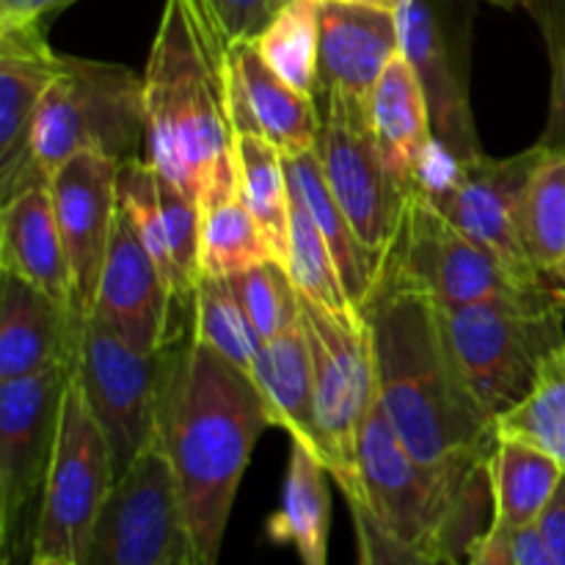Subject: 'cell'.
Wrapping results in <instances>:
<instances>
[{"label":"cell","mask_w":565,"mask_h":565,"mask_svg":"<svg viewBox=\"0 0 565 565\" xmlns=\"http://www.w3.org/2000/svg\"><path fill=\"white\" fill-rule=\"evenodd\" d=\"M147 163L202 215L237 191L226 42L202 0H166L143 72Z\"/></svg>","instance_id":"6da1fadb"},{"label":"cell","mask_w":565,"mask_h":565,"mask_svg":"<svg viewBox=\"0 0 565 565\" xmlns=\"http://www.w3.org/2000/svg\"><path fill=\"white\" fill-rule=\"evenodd\" d=\"M268 425L246 370L193 337L171 351L160 441L174 469L188 546L199 565H218L237 489Z\"/></svg>","instance_id":"7a4b0ae2"},{"label":"cell","mask_w":565,"mask_h":565,"mask_svg":"<svg viewBox=\"0 0 565 565\" xmlns=\"http://www.w3.org/2000/svg\"><path fill=\"white\" fill-rule=\"evenodd\" d=\"M362 315L373 342L375 395L406 450L434 467L489 461L494 419L463 381L439 303L384 265Z\"/></svg>","instance_id":"3957f363"},{"label":"cell","mask_w":565,"mask_h":565,"mask_svg":"<svg viewBox=\"0 0 565 565\" xmlns=\"http://www.w3.org/2000/svg\"><path fill=\"white\" fill-rule=\"evenodd\" d=\"M381 530L452 565H469L494 519L489 461L423 463L375 395L359 441V486L342 491Z\"/></svg>","instance_id":"277c9868"},{"label":"cell","mask_w":565,"mask_h":565,"mask_svg":"<svg viewBox=\"0 0 565 565\" xmlns=\"http://www.w3.org/2000/svg\"><path fill=\"white\" fill-rule=\"evenodd\" d=\"M463 381L491 419L533 390L544 359L565 345V303L546 287L475 303H439Z\"/></svg>","instance_id":"5b68a950"},{"label":"cell","mask_w":565,"mask_h":565,"mask_svg":"<svg viewBox=\"0 0 565 565\" xmlns=\"http://www.w3.org/2000/svg\"><path fill=\"white\" fill-rule=\"evenodd\" d=\"M147 110L143 75L110 61L61 55V72L47 88L33 121L31 149L50 185L58 166L94 152L127 163L143 158Z\"/></svg>","instance_id":"8992f818"},{"label":"cell","mask_w":565,"mask_h":565,"mask_svg":"<svg viewBox=\"0 0 565 565\" xmlns=\"http://www.w3.org/2000/svg\"><path fill=\"white\" fill-rule=\"evenodd\" d=\"M75 362L0 381V552L3 565L31 563L53 467L64 395Z\"/></svg>","instance_id":"52a82bcc"},{"label":"cell","mask_w":565,"mask_h":565,"mask_svg":"<svg viewBox=\"0 0 565 565\" xmlns=\"http://www.w3.org/2000/svg\"><path fill=\"white\" fill-rule=\"evenodd\" d=\"M544 154V141L511 158H452L439 147L423 196L469 241L494 254L522 287H544L524 248L522 204L530 174Z\"/></svg>","instance_id":"ba28073f"},{"label":"cell","mask_w":565,"mask_h":565,"mask_svg":"<svg viewBox=\"0 0 565 565\" xmlns=\"http://www.w3.org/2000/svg\"><path fill=\"white\" fill-rule=\"evenodd\" d=\"M318 103L323 125L315 152L326 182L364 246L386 263L408 204L419 191L408 188L386 163L370 127L367 105L342 92L320 94Z\"/></svg>","instance_id":"9c48e42d"},{"label":"cell","mask_w":565,"mask_h":565,"mask_svg":"<svg viewBox=\"0 0 565 565\" xmlns=\"http://www.w3.org/2000/svg\"><path fill=\"white\" fill-rule=\"evenodd\" d=\"M171 351L174 348L141 353L99 320H86L77 345L75 379L108 441L116 480L158 441Z\"/></svg>","instance_id":"30bf717a"},{"label":"cell","mask_w":565,"mask_h":565,"mask_svg":"<svg viewBox=\"0 0 565 565\" xmlns=\"http://www.w3.org/2000/svg\"><path fill=\"white\" fill-rule=\"evenodd\" d=\"M301 329L307 337L315 381L320 458L340 491L359 486V441L375 403V364L370 329L345 326L301 296Z\"/></svg>","instance_id":"8fae6325"},{"label":"cell","mask_w":565,"mask_h":565,"mask_svg":"<svg viewBox=\"0 0 565 565\" xmlns=\"http://www.w3.org/2000/svg\"><path fill=\"white\" fill-rule=\"evenodd\" d=\"M77 367V364H75ZM116 483L114 458L77 379L64 395L53 467L39 513L33 557L83 561L94 522Z\"/></svg>","instance_id":"7c38bea8"},{"label":"cell","mask_w":565,"mask_h":565,"mask_svg":"<svg viewBox=\"0 0 565 565\" xmlns=\"http://www.w3.org/2000/svg\"><path fill=\"white\" fill-rule=\"evenodd\" d=\"M188 546L185 516L163 441H152L110 489L81 565H163Z\"/></svg>","instance_id":"4fadbf2b"},{"label":"cell","mask_w":565,"mask_h":565,"mask_svg":"<svg viewBox=\"0 0 565 565\" xmlns=\"http://www.w3.org/2000/svg\"><path fill=\"white\" fill-rule=\"evenodd\" d=\"M384 265L428 292L436 303H475L539 290L519 285L494 254L456 230L423 191L408 204L401 235Z\"/></svg>","instance_id":"5bb4252c"},{"label":"cell","mask_w":565,"mask_h":565,"mask_svg":"<svg viewBox=\"0 0 565 565\" xmlns=\"http://www.w3.org/2000/svg\"><path fill=\"white\" fill-rule=\"evenodd\" d=\"M92 318L141 353L169 351L191 337L193 312L177 301L163 270L121 207L116 210Z\"/></svg>","instance_id":"9a60e30c"},{"label":"cell","mask_w":565,"mask_h":565,"mask_svg":"<svg viewBox=\"0 0 565 565\" xmlns=\"http://www.w3.org/2000/svg\"><path fill=\"white\" fill-rule=\"evenodd\" d=\"M119 166L105 154L83 152L58 166L47 185L72 270V315L83 326L94 312V298L119 210Z\"/></svg>","instance_id":"2e32d148"},{"label":"cell","mask_w":565,"mask_h":565,"mask_svg":"<svg viewBox=\"0 0 565 565\" xmlns=\"http://www.w3.org/2000/svg\"><path fill=\"white\" fill-rule=\"evenodd\" d=\"M58 72L61 53L44 39V22L0 25V202L47 185L33 160L31 136Z\"/></svg>","instance_id":"e0dca14e"},{"label":"cell","mask_w":565,"mask_h":565,"mask_svg":"<svg viewBox=\"0 0 565 565\" xmlns=\"http://www.w3.org/2000/svg\"><path fill=\"white\" fill-rule=\"evenodd\" d=\"M230 61V110L237 136L268 138L285 158H298L318 147L320 103L285 81L254 39L226 44Z\"/></svg>","instance_id":"ac0fdd59"},{"label":"cell","mask_w":565,"mask_h":565,"mask_svg":"<svg viewBox=\"0 0 565 565\" xmlns=\"http://www.w3.org/2000/svg\"><path fill=\"white\" fill-rule=\"evenodd\" d=\"M397 22L403 55L414 66L425 92L434 138L458 160L480 154L483 149L475 130L467 66L452 47L445 22L428 0H406L397 9Z\"/></svg>","instance_id":"d6986e66"},{"label":"cell","mask_w":565,"mask_h":565,"mask_svg":"<svg viewBox=\"0 0 565 565\" xmlns=\"http://www.w3.org/2000/svg\"><path fill=\"white\" fill-rule=\"evenodd\" d=\"M403 53L397 11L320 0V86L367 105L386 66Z\"/></svg>","instance_id":"ffe728a7"},{"label":"cell","mask_w":565,"mask_h":565,"mask_svg":"<svg viewBox=\"0 0 565 565\" xmlns=\"http://www.w3.org/2000/svg\"><path fill=\"white\" fill-rule=\"evenodd\" d=\"M83 329L58 298L14 274L0 276V381L75 362Z\"/></svg>","instance_id":"44dd1931"},{"label":"cell","mask_w":565,"mask_h":565,"mask_svg":"<svg viewBox=\"0 0 565 565\" xmlns=\"http://www.w3.org/2000/svg\"><path fill=\"white\" fill-rule=\"evenodd\" d=\"M367 119L386 163L414 191H423L439 141L430 127L428 103L419 77L406 55H397L384 70L367 99Z\"/></svg>","instance_id":"7402d4cb"},{"label":"cell","mask_w":565,"mask_h":565,"mask_svg":"<svg viewBox=\"0 0 565 565\" xmlns=\"http://www.w3.org/2000/svg\"><path fill=\"white\" fill-rule=\"evenodd\" d=\"M0 274L20 276L72 309V270L47 185L3 202Z\"/></svg>","instance_id":"603a6c76"},{"label":"cell","mask_w":565,"mask_h":565,"mask_svg":"<svg viewBox=\"0 0 565 565\" xmlns=\"http://www.w3.org/2000/svg\"><path fill=\"white\" fill-rule=\"evenodd\" d=\"M248 375H252L254 386L263 397L270 425L287 430L292 441H301L320 458L312 359H309V345L301 323L287 329L285 334L274 337V340H265L254 356L252 367H248Z\"/></svg>","instance_id":"cb8c5ba5"},{"label":"cell","mask_w":565,"mask_h":565,"mask_svg":"<svg viewBox=\"0 0 565 565\" xmlns=\"http://www.w3.org/2000/svg\"><path fill=\"white\" fill-rule=\"evenodd\" d=\"M287 177H290V188L301 196L309 215L318 224L320 235H323L326 246L334 257L337 270H340L348 298H351L359 312H364L370 296L379 287L381 274H384V257H379L373 248L364 246L348 215L342 213L329 182H326L315 149L298 154V158H287Z\"/></svg>","instance_id":"d4e9b609"},{"label":"cell","mask_w":565,"mask_h":565,"mask_svg":"<svg viewBox=\"0 0 565 565\" xmlns=\"http://www.w3.org/2000/svg\"><path fill=\"white\" fill-rule=\"evenodd\" d=\"M329 467L309 447L292 441L281 508L270 519V535L296 546L301 565H329Z\"/></svg>","instance_id":"484cf974"},{"label":"cell","mask_w":565,"mask_h":565,"mask_svg":"<svg viewBox=\"0 0 565 565\" xmlns=\"http://www.w3.org/2000/svg\"><path fill=\"white\" fill-rule=\"evenodd\" d=\"M563 467L522 441L497 439L489 458L494 516L513 530L539 524L563 480Z\"/></svg>","instance_id":"4316f807"},{"label":"cell","mask_w":565,"mask_h":565,"mask_svg":"<svg viewBox=\"0 0 565 565\" xmlns=\"http://www.w3.org/2000/svg\"><path fill=\"white\" fill-rule=\"evenodd\" d=\"M237 191L263 230L270 252L287 265L290 257L292 193L287 158L259 136H237Z\"/></svg>","instance_id":"83f0119b"},{"label":"cell","mask_w":565,"mask_h":565,"mask_svg":"<svg viewBox=\"0 0 565 565\" xmlns=\"http://www.w3.org/2000/svg\"><path fill=\"white\" fill-rule=\"evenodd\" d=\"M522 235L541 279L565 263V143L544 141L524 191Z\"/></svg>","instance_id":"f1b7e54d"},{"label":"cell","mask_w":565,"mask_h":565,"mask_svg":"<svg viewBox=\"0 0 565 565\" xmlns=\"http://www.w3.org/2000/svg\"><path fill=\"white\" fill-rule=\"evenodd\" d=\"M494 434L546 452L565 472V345L544 359L530 395L494 419Z\"/></svg>","instance_id":"f546056e"},{"label":"cell","mask_w":565,"mask_h":565,"mask_svg":"<svg viewBox=\"0 0 565 565\" xmlns=\"http://www.w3.org/2000/svg\"><path fill=\"white\" fill-rule=\"evenodd\" d=\"M292 193V224H290V257H287V270H290L292 281H296L298 292L334 315L340 323L345 326H364V315L353 307L348 298L342 276L337 270L334 257H331L329 246H326L323 235H320L318 224L309 215L307 204L301 202L296 191Z\"/></svg>","instance_id":"4dcf8cb0"},{"label":"cell","mask_w":565,"mask_h":565,"mask_svg":"<svg viewBox=\"0 0 565 565\" xmlns=\"http://www.w3.org/2000/svg\"><path fill=\"white\" fill-rule=\"evenodd\" d=\"M263 58L298 92L318 97L320 86V0H287L254 39Z\"/></svg>","instance_id":"1f68e13d"},{"label":"cell","mask_w":565,"mask_h":565,"mask_svg":"<svg viewBox=\"0 0 565 565\" xmlns=\"http://www.w3.org/2000/svg\"><path fill=\"white\" fill-rule=\"evenodd\" d=\"M276 259L265 241L263 230L254 221L252 210L241 196L215 204L202 215V237H199V276H232L254 268L259 263Z\"/></svg>","instance_id":"d6a6232c"},{"label":"cell","mask_w":565,"mask_h":565,"mask_svg":"<svg viewBox=\"0 0 565 565\" xmlns=\"http://www.w3.org/2000/svg\"><path fill=\"white\" fill-rule=\"evenodd\" d=\"M191 337L210 345L246 373L263 345V337L248 320L232 281L204 274L199 276L196 290H193Z\"/></svg>","instance_id":"836d02e7"},{"label":"cell","mask_w":565,"mask_h":565,"mask_svg":"<svg viewBox=\"0 0 565 565\" xmlns=\"http://www.w3.org/2000/svg\"><path fill=\"white\" fill-rule=\"evenodd\" d=\"M116 196H119V207L125 210V213L130 215L132 224H136L143 246L149 248V254L154 257L158 268L163 270L166 281H169V287L174 290L177 301H180L188 312H193V296L188 292V287L182 285L180 270H177L174 259H171L163 210H160L158 174H154L152 166L147 163V158H132L119 166V174H116Z\"/></svg>","instance_id":"e575fe53"},{"label":"cell","mask_w":565,"mask_h":565,"mask_svg":"<svg viewBox=\"0 0 565 565\" xmlns=\"http://www.w3.org/2000/svg\"><path fill=\"white\" fill-rule=\"evenodd\" d=\"M230 281L263 342L301 323V292L279 259L254 265Z\"/></svg>","instance_id":"d590c367"},{"label":"cell","mask_w":565,"mask_h":565,"mask_svg":"<svg viewBox=\"0 0 565 565\" xmlns=\"http://www.w3.org/2000/svg\"><path fill=\"white\" fill-rule=\"evenodd\" d=\"M345 502L348 511H351L353 533H356V552L367 561V565H452L441 561V557H434L428 555V552L417 550V546L403 544L395 535L381 530L359 502Z\"/></svg>","instance_id":"8d00e7d4"},{"label":"cell","mask_w":565,"mask_h":565,"mask_svg":"<svg viewBox=\"0 0 565 565\" xmlns=\"http://www.w3.org/2000/svg\"><path fill=\"white\" fill-rule=\"evenodd\" d=\"M287 0H202L224 42L257 39Z\"/></svg>","instance_id":"74e56055"},{"label":"cell","mask_w":565,"mask_h":565,"mask_svg":"<svg viewBox=\"0 0 565 565\" xmlns=\"http://www.w3.org/2000/svg\"><path fill=\"white\" fill-rule=\"evenodd\" d=\"M469 565H516V530L502 519H491L489 533L480 539Z\"/></svg>","instance_id":"f35d334b"},{"label":"cell","mask_w":565,"mask_h":565,"mask_svg":"<svg viewBox=\"0 0 565 565\" xmlns=\"http://www.w3.org/2000/svg\"><path fill=\"white\" fill-rule=\"evenodd\" d=\"M75 0H0V25L14 22H44L55 11L66 9Z\"/></svg>","instance_id":"ab89813d"},{"label":"cell","mask_w":565,"mask_h":565,"mask_svg":"<svg viewBox=\"0 0 565 565\" xmlns=\"http://www.w3.org/2000/svg\"><path fill=\"white\" fill-rule=\"evenodd\" d=\"M539 527H541V533H544L546 544H550L557 565H565V475H563L561 486H557L555 497H552V502L546 505Z\"/></svg>","instance_id":"60d3db41"},{"label":"cell","mask_w":565,"mask_h":565,"mask_svg":"<svg viewBox=\"0 0 565 565\" xmlns=\"http://www.w3.org/2000/svg\"><path fill=\"white\" fill-rule=\"evenodd\" d=\"M516 565H557L539 524L516 530Z\"/></svg>","instance_id":"b9f144b4"},{"label":"cell","mask_w":565,"mask_h":565,"mask_svg":"<svg viewBox=\"0 0 565 565\" xmlns=\"http://www.w3.org/2000/svg\"><path fill=\"white\" fill-rule=\"evenodd\" d=\"M552 121L565 125V36L555 55V92H552Z\"/></svg>","instance_id":"7bdbcfd3"},{"label":"cell","mask_w":565,"mask_h":565,"mask_svg":"<svg viewBox=\"0 0 565 565\" xmlns=\"http://www.w3.org/2000/svg\"><path fill=\"white\" fill-rule=\"evenodd\" d=\"M541 285H544L550 292H555V296L565 303V263L557 265L552 274H546L544 279H541Z\"/></svg>","instance_id":"ee69618b"},{"label":"cell","mask_w":565,"mask_h":565,"mask_svg":"<svg viewBox=\"0 0 565 565\" xmlns=\"http://www.w3.org/2000/svg\"><path fill=\"white\" fill-rule=\"evenodd\" d=\"M28 565H81L77 561H70V557H55V555H36L31 557Z\"/></svg>","instance_id":"f6af8a7d"},{"label":"cell","mask_w":565,"mask_h":565,"mask_svg":"<svg viewBox=\"0 0 565 565\" xmlns=\"http://www.w3.org/2000/svg\"><path fill=\"white\" fill-rule=\"evenodd\" d=\"M345 3H364V6H375V9H390L397 11L406 0H345Z\"/></svg>","instance_id":"bcb514c9"},{"label":"cell","mask_w":565,"mask_h":565,"mask_svg":"<svg viewBox=\"0 0 565 565\" xmlns=\"http://www.w3.org/2000/svg\"><path fill=\"white\" fill-rule=\"evenodd\" d=\"M163 565H199V563L193 561L191 546H182V550H180V552H174V555H171L169 561H166Z\"/></svg>","instance_id":"7dc6e473"},{"label":"cell","mask_w":565,"mask_h":565,"mask_svg":"<svg viewBox=\"0 0 565 565\" xmlns=\"http://www.w3.org/2000/svg\"><path fill=\"white\" fill-rule=\"evenodd\" d=\"M489 3H497V6H522V3H530V0H489Z\"/></svg>","instance_id":"c3c4849f"},{"label":"cell","mask_w":565,"mask_h":565,"mask_svg":"<svg viewBox=\"0 0 565 565\" xmlns=\"http://www.w3.org/2000/svg\"><path fill=\"white\" fill-rule=\"evenodd\" d=\"M356 565H367V561H364V557L359 555V552H356Z\"/></svg>","instance_id":"681fc988"}]
</instances>
